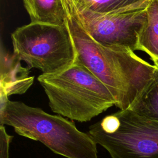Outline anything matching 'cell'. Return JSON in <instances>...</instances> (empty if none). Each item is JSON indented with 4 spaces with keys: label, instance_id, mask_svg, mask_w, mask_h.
<instances>
[{
    "label": "cell",
    "instance_id": "obj_7",
    "mask_svg": "<svg viewBox=\"0 0 158 158\" xmlns=\"http://www.w3.org/2000/svg\"><path fill=\"white\" fill-rule=\"evenodd\" d=\"M30 69L22 67L20 60L14 54H9L1 46V94L9 97L25 93L34 81V77L29 75Z\"/></svg>",
    "mask_w": 158,
    "mask_h": 158
},
{
    "label": "cell",
    "instance_id": "obj_6",
    "mask_svg": "<svg viewBox=\"0 0 158 158\" xmlns=\"http://www.w3.org/2000/svg\"><path fill=\"white\" fill-rule=\"evenodd\" d=\"M64 7L67 12L66 23L77 52L76 59L108 88L120 110L128 109L127 87L117 62L107 48L93 39L72 12Z\"/></svg>",
    "mask_w": 158,
    "mask_h": 158
},
{
    "label": "cell",
    "instance_id": "obj_1",
    "mask_svg": "<svg viewBox=\"0 0 158 158\" xmlns=\"http://www.w3.org/2000/svg\"><path fill=\"white\" fill-rule=\"evenodd\" d=\"M1 125L11 126L16 133L39 141L66 158H99L97 143L89 133L60 115L12 101L1 94Z\"/></svg>",
    "mask_w": 158,
    "mask_h": 158
},
{
    "label": "cell",
    "instance_id": "obj_9",
    "mask_svg": "<svg viewBox=\"0 0 158 158\" xmlns=\"http://www.w3.org/2000/svg\"><path fill=\"white\" fill-rule=\"evenodd\" d=\"M146 21L139 33L138 51L146 53L153 63L158 62V0H150Z\"/></svg>",
    "mask_w": 158,
    "mask_h": 158
},
{
    "label": "cell",
    "instance_id": "obj_12",
    "mask_svg": "<svg viewBox=\"0 0 158 158\" xmlns=\"http://www.w3.org/2000/svg\"><path fill=\"white\" fill-rule=\"evenodd\" d=\"M0 128L1 158H9V144L12 136L7 133L4 125H1Z\"/></svg>",
    "mask_w": 158,
    "mask_h": 158
},
{
    "label": "cell",
    "instance_id": "obj_2",
    "mask_svg": "<svg viewBox=\"0 0 158 158\" xmlns=\"http://www.w3.org/2000/svg\"><path fill=\"white\" fill-rule=\"evenodd\" d=\"M38 80L52 111L72 120L88 122L117 103L108 88L77 59L64 70L42 73Z\"/></svg>",
    "mask_w": 158,
    "mask_h": 158
},
{
    "label": "cell",
    "instance_id": "obj_4",
    "mask_svg": "<svg viewBox=\"0 0 158 158\" xmlns=\"http://www.w3.org/2000/svg\"><path fill=\"white\" fill-rule=\"evenodd\" d=\"M14 54L43 74L61 72L76 60L75 47L67 23L62 26L30 23L12 34Z\"/></svg>",
    "mask_w": 158,
    "mask_h": 158
},
{
    "label": "cell",
    "instance_id": "obj_3",
    "mask_svg": "<svg viewBox=\"0 0 158 158\" xmlns=\"http://www.w3.org/2000/svg\"><path fill=\"white\" fill-rule=\"evenodd\" d=\"M89 128L111 158H158V121L130 109L106 115Z\"/></svg>",
    "mask_w": 158,
    "mask_h": 158
},
{
    "label": "cell",
    "instance_id": "obj_5",
    "mask_svg": "<svg viewBox=\"0 0 158 158\" xmlns=\"http://www.w3.org/2000/svg\"><path fill=\"white\" fill-rule=\"evenodd\" d=\"M82 28L102 46L118 45L138 51L139 33L146 21V8L115 14H99L62 0Z\"/></svg>",
    "mask_w": 158,
    "mask_h": 158
},
{
    "label": "cell",
    "instance_id": "obj_10",
    "mask_svg": "<svg viewBox=\"0 0 158 158\" xmlns=\"http://www.w3.org/2000/svg\"><path fill=\"white\" fill-rule=\"evenodd\" d=\"M151 78L128 109L149 119L158 121V62L153 63Z\"/></svg>",
    "mask_w": 158,
    "mask_h": 158
},
{
    "label": "cell",
    "instance_id": "obj_8",
    "mask_svg": "<svg viewBox=\"0 0 158 158\" xmlns=\"http://www.w3.org/2000/svg\"><path fill=\"white\" fill-rule=\"evenodd\" d=\"M31 23L62 26L67 12L62 0H22Z\"/></svg>",
    "mask_w": 158,
    "mask_h": 158
},
{
    "label": "cell",
    "instance_id": "obj_11",
    "mask_svg": "<svg viewBox=\"0 0 158 158\" xmlns=\"http://www.w3.org/2000/svg\"><path fill=\"white\" fill-rule=\"evenodd\" d=\"M79 7L99 14H115L146 9L150 0H72Z\"/></svg>",
    "mask_w": 158,
    "mask_h": 158
}]
</instances>
